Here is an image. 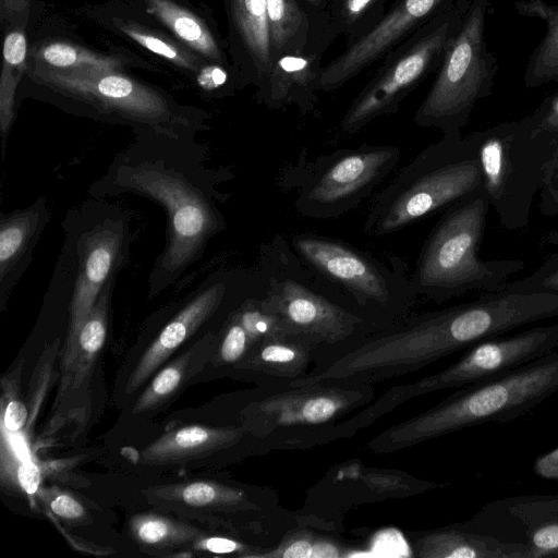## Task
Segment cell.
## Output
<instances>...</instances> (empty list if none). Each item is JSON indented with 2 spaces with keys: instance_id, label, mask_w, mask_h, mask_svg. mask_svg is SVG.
<instances>
[{
  "instance_id": "obj_1",
  "label": "cell",
  "mask_w": 558,
  "mask_h": 558,
  "mask_svg": "<svg viewBox=\"0 0 558 558\" xmlns=\"http://www.w3.org/2000/svg\"><path fill=\"white\" fill-rule=\"evenodd\" d=\"M134 140L116 153L105 173L88 189L92 197L131 194L160 205L166 214V243L148 275V296H158L203 257L222 232L220 210L228 194L220 185L227 170L206 165V147L151 131H134Z\"/></svg>"
},
{
  "instance_id": "obj_2",
  "label": "cell",
  "mask_w": 558,
  "mask_h": 558,
  "mask_svg": "<svg viewBox=\"0 0 558 558\" xmlns=\"http://www.w3.org/2000/svg\"><path fill=\"white\" fill-rule=\"evenodd\" d=\"M372 385L339 381L258 386L241 402L236 426L274 450H304L352 438L354 414L372 402Z\"/></svg>"
},
{
  "instance_id": "obj_3",
  "label": "cell",
  "mask_w": 558,
  "mask_h": 558,
  "mask_svg": "<svg viewBox=\"0 0 558 558\" xmlns=\"http://www.w3.org/2000/svg\"><path fill=\"white\" fill-rule=\"evenodd\" d=\"M557 392L556 350L508 373L461 387L377 434L367 449L375 454L392 453L476 425L513 421Z\"/></svg>"
},
{
  "instance_id": "obj_4",
  "label": "cell",
  "mask_w": 558,
  "mask_h": 558,
  "mask_svg": "<svg viewBox=\"0 0 558 558\" xmlns=\"http://www.w3.org/2000/svg\"><path fill=\"white\" fill-rule=\"evenodd\" d=\"M62 229L64 241L48 295L66 301L65 355L107 282L129 264L135 230L129 209L98 197L69 210Z\"/></svg>"
},
{
  "instance_id": "obj_5",
  "label": "cell",
  "mask_w": 558,
  "mask_h": 558,
  "mask_svg": "<svg viewBox=\"0 0 558 558\" xmlns=\"http://www.w3.org/2000/svg\"><path fill=\"white\" fill-rule=\"evenodd\" d=\"M490 208L482 185L442 211L410 279L416 296L445 302L472 291H498L524 268L520 259H482L480 248Z\"/></svg>"
},
{
  "instance_id": "obj_6",
  "label": "cell",
  "mask_w": 558,
  "mask_h": 558,
  "mask_svg": "<svg viewBox=\"0 0 558 558\" xmlns=\"http://www.w3.org/2000/svg\"><path fill=\"white\" fill-rule=\"evenodd\" d=\"M483 185L472 134H442L376 195L363 230L385 236L424 220Z\"/></svg>"
},
{
  "instance_id": "obj_7",
  "label": "cell",
  "mask_w": 558,
  "mask_h": 558,
  "mask_svg": "<svg viewBox=\"0 0 558 558\" xmlns=\"http://www.w3.org/2000/svg\"><path fill=\"white\" fill-rule=\"evenodd\" d=\"M37 77L85 114L134 131L186 141L205 129L203 112L182 108L159 92L110 71L49 72Z\"/></svg>"
},
{
  "instance_id": "obj_8",
  "label": "cell",
  "mask_w": 558,
  "mask_h": 558,
  "mask_svg": "<svg viewBox=\"0 0 558 558\" xmlns=\"http://www.w3.org/2000/svg\"><path fill=\"white\" fill-rule=\"evenodd\" d=\"M472 136L490 207L505 229L524 230L556 141L534 131L525 119L500 123Z\"/></svg>"
},
{
  "instance_id": "obj_9",
  "label": "cell",
  "mask_w": 558,
  "mask_h": 558,
  "mask_svg": "<svg viewBox=\"0 0 558 558\" xmlns=\"http://www.w3.org/2000/svg\"><path fill=\"white\" fill-rule=\"evenodd\" d=\"M466 10L464 1L452 3L389 51L345 110L341 132L356 133L374 120L397 112L401 102L439 69Z\"/></svg>"
},
{
  "instance_id": "obj_10",
  "label": "cell",
  "mask_w": 558,
  "mask_h": 558,
  "mask_svg": "<svg viewBox=\"0 0 558 558\" xmlns=\"http://www.w3.org/2000/svg\"><path fill=\"white\" fill-rule=\"evenodd\" d=\"M291 244L308 267L345 293L375 327L383 324L386 329L400 323L416 296L405 275L340 240L301 233Z\"/></svg>"
},
{
  "instance_id": "obj_11",
  "label": "cell",
  "mask_w": 558,
  "mask_h": 558,
  "mask_svg": "<svg viewBox=\"0 0 558 558\" xmlns=\"http://www.w3.org/2000/svg\"><path fill=\"white\" fill-rule=\"evenodd\" d=\"M487 0H473L448 45L414 122L445 135L461 134L475 104L487 95L490 63L484 44Z\"/></svg>"
},
{
  "instance_id": "obj_12",
  "label": "cell",
  "mask_w": 558,
  "mask_h": 558,
  "mask_svg": "<svg viewBox=\"0 0 558 558\" xmlns=\"http://www.w3.org/2000/svg\"><path fill=\"white\" fill-rule=\"evenodd\" d=\"M557 349L558 324L536 326L509 337H492L471 345L461 359L437 373L390 387L365 405L361 413L368 425H372L412 399L489 379Z\"/></svg>"
},
{
  "instance_id": "obj_13",
  "label": "cell",
  "mask_w": 558,
  "mask_h": 558,
  "mask_svg": "<svg viewBox=\"0 0 558 558\" xmlns=\"http://www.w3.org/2000/svg\"><path fill=\"white\" fill-rule=\"evenodd\" d=\"M400 156L397 146L371 144L324 155L302 177L294 207L310 218L340 217L371 195Z\"/></svg>"
},
{
  "instance_id": "obj_14",
  "label": "cell",
  "mask_w": 558,
  "mask_h": 558,
  "mask_svg": "<svg viewBox=\"0 0 558 558\" xmlns=\"http://www.w3.org/2000/svg\"><path fill=\"white\" fill-rule=\"evenodd\" d=\"M281 329L319 348L324 355L363 339L372 324L289 275L272 274L263 298ZM330 354V353H329ZM322 359V357H320Z\"/></svg>"
},
{
  "instance_id": "obj_15",
  "label": "cell",
  "mask_w": 558,
  "mask_h": 558,
  "mask_svg": "<svg viewBox=\"0 0 558 558\" xmlns=\"http://www.w3.org/2000/svg\"><path fill=\"white\" fill-rule=\"evenodd\" d=\"M142 493L159 510L216 523L233 535L240 529H256L277 506L275 493H250L207 480L151 486Z\"/></svg>"
},
{
  "instance_id": "obj_16",
  "label": "cell",
  "mask_w": 558,
  "mask_h": 558,
  "mask_svg": "<svg viewBox=\"0 0 558 558\" xmlns=\"http://www.w3.org/2000/svg\"><path fill=\"white\" fill-rule=\"evenodd\" d=\"M451 4L452 0H393L368 34L323 66L320 92L339 89Z\"/></svg>"
},
{
  "instance_id": "obj_17",
  "label": "cell",
  "mask_w": 558,
  "mask_h": 558,
  "mask_svg": "<svg viewBox=\"0 0 558 558\" xmlns=\"http://www.w3.org/2000/svg\"><path fill=\"white\" fill-rule=\"evenodd\" d=\"M459 525L523 545L532 558L558 557V494L497 499Z\"/></svg>"
},
{
  "instance_id": "obj_18",
  "label": "cell",
  "mask_w": 558,
  "mask_h": 558,
  "mask_svg": "<svg viewBox=\"0 0 558 558\" xmlns=\"http://www.w3.org/2000/svg\"><path fill=\"white\" fill-rule=\"evenodd\" d=\"M116 279H110L98 295L82 325L73 350L61 357L59 389L43 437L54 434L66 424H81L87 420L92 377L107 337Z\"/></svg>"
},
{
  "instance_id": "obj_19",
  "label": "cell",
  "mask_w": 558,
  "mask_h": 558,
  "mask_svg": "<svg viewBox=\"0 0 558 558\" xmlns=\"http://www.w3.org/2000/svg\"><path fill=\"white\" fill-rule=\"evenodd\" d=\"M236 275L216 272L198 286L148 345L126 381L134 393L155 372L227 303L238 287Z\"/></svg>"
},
{
  "instance_id": "obj_20",
  "label": "cell",
  "mask_w": 558,
  "mask_h": 558,
  "mask_svg": "<svg viewBox=\"0 0 558 558\" xmlns=\"http://www.w3.org/2000/svg\"><path fill=\"white\" fill-rule=\"evenodd\" d=\"M52 217L45 196L0 215V310L34 260L35 248Z\"/></svg>"
},
{
  "instance_id": "obj_21",
  "label": "cell",
  "mask_w": 558,
  "mask_h": 558,
  "mask_svg": "<svg viewBox=\"0 0 558 558\" xmlns=\"http://www.w3.org/2000/svg\"><path fill=\"white\" fill-rule=\"evenodd\" d=\"M323 355L310 341L279 332L255 344L234 368L258 386L287 385L306 376Z\"/></svg>"
},
{
  "instance_id": "obj_22",
  "label": "cell",
  "mask_w": 558,
  "mask_h": 558,
  "mask_svg": "<svg viewBox=\"0 0 558 558\" xmlns=\"http://www.w3.org/2000/svg\"><path fill=\"white\" fill-rule=\"evenodd\" d=\"M329 47L318 46L275 59L257 97L270 109L295 106L312 110L320 93L323 56Z\"/></svg>"
},
{
  "instance_id": "obj_23",
  "label": "cell",
  "mask_w": 558,
  "mask_h": 558,
  "mask_svg": "<svg viewBox=\"0 0 558 558\" xmlns=\"http://www.w3.org/2000/svg\"><path fill=\"white\" fill-rule=\"evenodd\" d=\"M242 442L259 444L236 425H187L172 429L144 448L140 462L145 465L183 464L195 459L221 452Z\"/></svg>"
},
{
  "instance_id": "obj_24",
  "label": "cell",
  "mask_w": 558,
  "mask_h": 558,
  "mask_svg": "<svg viewBox=\"0 0 558 558\" xmlns=\"http://www.w3.org/2000/svg\"><path fill=\"white\" fill-rule=\"evenodd\" d=\"M412 551L420 558H532L523 545L466 530L459 523L416 532Z\"/></svg>"
},
{
  "instance_id": "obj_25",
  "label": "cell",
  "mask_w": 558,
  "mask_h": 558,
  "mask_svg": "<svg viewBox=\"0 0 558 558\" xmlns=\"http://www.w3.org/2000/svg\"><path fill=\"white\" fill-rule=\"evenodd\" d=\"M271 63L306 49L330 47L337 37L330 26L315 22L299 0H266Z\"/></svg>"
},
{
  "instance_id": "obj_26",
  "label": "cell",
  "mask_w": 558,
  "mask_h": 558,
  "mask_svg": "<svg viewBox=\"0 0 558 558\" xmlns=\"http://www.w3.org/2000/svg\"><path fill=\"white\" fill-rule=\"evenodd\" d=\"M229 11L245 77L258 89L271 68L266 0H229Z\"/></svg>"
},
{
  "instance_id": "obj_27",
  "label": "cell",
  "mask_w": 558,
  "mask_h": 558,
  "mask_svg": "<svg viewBox=\"0 0 558 558\" xmlns=\"http://www.w3.org/2000/svg\"><path fill=\"white\" fill-rule=\"evenodd\" d=\"M219 335L207 331L151 378L133 405L132 414L156 411L171 401L213 360Z\"/></svg>"
},
{
  "instance_id": "obj_28",
  "label": "cell",
  "mask_w": 558,
  "mask_h": 558,
  "mask_svg": "<svg viewBox=\"0 0 558 558\" xmlns=\"http://www.w3.org/2000/svg\"><path fill=\"white\" fill-rule=\"evenodd\" d=\"M130 534L142 550L167 555L169 551L192 549L206 533L199 529L159 513H138L130 520Z\"/></svg>"
},
{
  "instance_id": "obj_29",
  "label": "cell",
  "mask_w": 558,
  "mask_h": 558,
  "mask_svg": "<svg viewBox=\"0 0 558 558\" xmlns=\"http://www.w3.org/2000/svg\"><path fill=\"white\" fill-rule=\"evenodd\" d=\"M388 0H329V13L337 37L345 46L368 34L387 12Z\"/></svg>"
},
{
  "instance_id": "obj_30",
  "label": "cell",
  "mask_w": 558,
  "mask_h": 558,
  "mask_svg": "<svg viewBox=\"0 0 558 558\" xmlns=\"http://www.w3.org/2000/svg\"><path fill=\"white\" fill-rule=\"evenodd\" d=\"M148 3L150 12L190 47L209 59L222 60L218 44L198 17L169 0H148Z\"/></svg>"
},
{
  "instance_id": "obj_31",
  "label": "cell",
  "mask_w": 558,
  "mask_h": 558,
  "mask_svg": "<svg viewBox=\"0 0 558 558\" xmlns=\"http://www.w3.org/2000/svg\"><path fill=\"white\" fill-rule=\"evenodd\" d=\"M11 439L2 433L1 440V482L25 495L39 490L43 474L40 468L24 459L13 446Z\"/></svg>"
},
{
  "instance_id": "obj_32",
  "label": "cell",
  "mask_w": 558,
  "mask_h": 558,
  "mask_svg": "<svg viewBox=\"0 0 558 558\" xmlns=\"http://www.w3.org/2000/svg\"><path fill=\"white\" fill-rule=\"evenodd\" d=\"M543 16L548 31L529 65L525 76L529 86L558 80V10L550 9Z\"/></svg>"
},
{
  "instance_id": "obj_33",
  "label": "cell",
  "mask_w": 558,
  "mask_h": 558,
  "mask_svg": "<svg viewBox=\"0 0 558 558\" xmlns=\"http://www.w3.org/2000/svg\"><path fill=\"white\" fill-rule=\"evenodd\" d=\"M254 345L255 342L239 314L233 311L219 335L213 360L219 365L235 367Z\"/></svg>"
},
{
  "instance_id": "obj_34",
  "label": "cell",
  "mask_w": 558,
  "mask_h": 558,
  "mask_svg": "<svg viewBox=\"0 0 558 558\" xmlns=\"http://www.w3.org/2000/svg\"><path fill=\"white\" fill-rule=\"evenodd\" d=\"M43 59L52 66L73 71H111L114 62L80 50L71 45L54 43L41 50Z\"/></svg>"
},
{
  "instance_id": "obj_35",
  "label": "cell",
  "mask_w": 558,
  "mask_h": 558,
  "mask_svg": "<svg viewBox=\"0 0 558 558\" xmlns=\"http://www.w3.org/2000/svg\"><path fill=\"white\" fill-rule=\"evenodd\" d=\"M500 290L558 294V251L550 254L533 272L521 279L505 282Z\"/></svg>"
},
{
  "instance_id": "obj_36",
  "label": "cell",
  "mask_w": 558,
  "mask_h": 558,
  "mask_svg": "<svg viewBox=\"0 0 558 558\" xmlns=\"http://www.w3.org/2000/svg\"><path fill=\"white\" fill-rule=\"evenodd\" d=\"M316 533L306 529H294L272 547L263 550L254 558H312Z\"/></svg>"
},
{
  "instance_id": "obj_37",
  "label": "cell",
  "mask_w": 558,
  "mask_h": 558,
  "mask_svg": "<svg viewBox=\"0 0 558 558\" xmlns=\"http://www.w3.org/2000/svg\"><path fill=\"white\" fill-rule=\"evenodd\" d=\"M362 480L372 488L377 489L378 493L388 496H403L408 495L407 489L415 493V488L421 492L433 489L437 486L435 483L416 481L412 477H407V474L399 472H369L366 473Z\"/></svg>"
},
{
  "instance_id": "obj_38",
  "label": "cell",
  "mask_w": 558,
  "mask_h": 558,
  "mask_svg": "<svg viewBox=\"0 0 558 558\" xmlns=\"http://www.w3.org/2000/svg\"><path fill=\"white\" fill-rule=\"evenodd\" d=\"M1 429L8 434H17L29 423V409L19 398L16 387L2 380Z\"/></svg>"
},
{
  "instance_id": "obj_39",
  "label": "cell",
  "mask_w": 558,
  "mask_h": 558,
  "mask_svg": "<svg viewBox=\"0 0 558 558\" xmlns=\"http://www.w3.org/2000/svg\"><path fill=\"white\" fill-rule=\"evenodd\" d=\"M193 550L206 551L217 555H236L245 558L254 556L263 550V547L254 544H247L239 538L227 536H201L192 546Z\"/></svg>"
},
{
  "instance_id": "obj_40",
  "label": "cell",
  "mask_w": 558,
  "mask_h": 558,
  "mask_svg": "<svg viewBox=\"0 0 558 558\" xmlns=\"http://www.w3.org/2000/svg\"><path fill=\"white\" fill-rule=\"evenodd\" d=\"M41 496L50 511L60 519L72 523L87 521V511L72 495L59 489H46Z\"/></svg>"
},
{
  "instance_id": "obj_41",
  "label": "cell",
  "mask_w": 558,
  "mask_h": 558,
  "mask_svg": "<svg viewBox=\"0 0 558 558\" xmlns=\"http://www.w3.org/2000/svg\"><path fill=\"white\" fill-rule=\"evenodd\" d=\"M539 211L545 216L558 215V141L553 158L547 165L546 174L538 193Z\"/></svg>"
},
{
  "instance_id": "obj_42",
  "label": "cell",
  "mask_w": 558,
  "mask_h": 558,
  "mask_svg": "<svg viewBox=\"0 0 558 558\" xmlns=\"http://www.w3.org/2000/svg\"><path fill=\"white\" fill-rule=\"evenodd\" d=\"M123 29L130 37H132L141 46L153 51L154 53L159 54L166 59L172 60L173 62L182 66L193 68V63H191V61H189V59L184 54H182L178 49H175L167 41H163L162 39L156 36L143 33L131 27H124Z\"/></svg>"
},
{
  "instance_id": "obj_43",
  "label": "cell",
  "mask_w": 558,
  "mask_h": 558,
  "mask_svg": "<svg viewBox=\"0 0 558 558\" xmlns=\"http://www.w3.org/2000/svg\"><path fill=\"white\" fill-rule=\"evenodd\" d=\"M524 119L534 131L558 141V95Z\"/></svg>"
},
{
  "instance_id": "obj_44",
  "label": "cell",
  "mask_w": 558,
  "mask_h": 558,
  "mask_svg": "<svg viewBox=\"0 0 558 558\" xmlns=\"http://www.w3.org/2000/svg\"><path fill=\"white\" fill-rule=\"evenodd\" d=\"M3 57L7 63L19 65L26 57V39L22 33H10L3 43Z\"/></svg>"
},
{
  "instance_id": "obj_45",
  "label": "cell",
  "mask_w": 558,
  "mask_h": 558,
  "mask_svg": "<svg viewBox=\"0 0 558 558\" xmlns=\"http://www.w3.org/2000/svg\"><path fill=\"white\" fill-rule=\"evenodd\" d=\"M344 546L328 536L317 534L313 545L312 558H341L349 556Z\"/></svg>"
},
{
  "instance_id": "obj_46",
  "label": "cell",
  "mask_w": 558,
  "mask_h": 558,
  "mask_svg": "<svg viewBox=\"0 0 558 558\" xmlns=\"http://www.w3.org/2000/svg\"><path fill=\"white\" fill-rule=\"evenodd\" d=\"M533 471L541 478L558 481V447L538 456Z\"/></svg>"
},
{
  "instance_id": "obj_47",
  "label": "cell",
  "mask_w": 558,
  "mask_h": 558,
  "mask_svg": "<svg viewBox=\"0 0 558 558\" xmlns=\"http://www.w3.org/2000/svg\"><path fill=\"white\" fill-rule=\"evenodd\" d=\"M311 17L320 25L330 26L329 0H299Z\"/></svg>"
},
{
  "instance_id": "obj_48",
  "label": "cell",
  "mask_w": 558,
  "mask_h": 558,
  "mask_svg": "<svg viewBox=\"0 0 558 558\" xmlns=\"http://www.w3.org/2000/svg\"><path fill=\"white\" fill-rule=\"evenodd\" d=\"M228 80V73L218 65H210L202 70L198 75L199 85L207 89H216L222 86Z\"/></svg>"
},
{
  "instance_id": "obj_49",
  "label": "cell",
  "mask_w": 558,
  "mask_h": 558,
  "mask_svg": "<svg viewBox=\"0 0 558 558\" xmlns=\"http://www.w3.org/2000/svg\"><path fill=\"white\" fill-rule=\"evenodd\" d=\"M541 241L543 244L546 245H558V229L545 232L542 235Z\"/></svg>"
}]
</instances>
